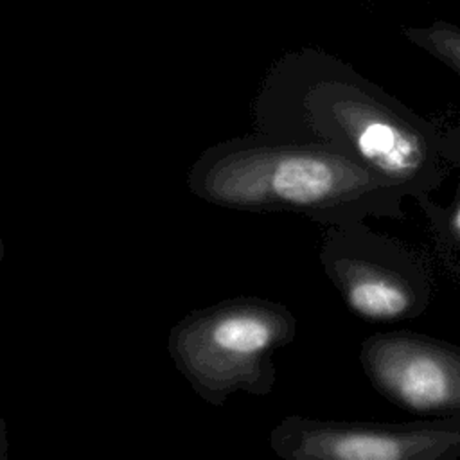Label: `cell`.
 <instances>
[{"label": "cell", "mask_w": 460, "mask_h": 460, "mask_svg": "<svg viewBox=\"0 0 460 460\" xmlns=\"http://www.w3.org/2000/svg\"><path fill=\"white\" fill-rule=\"evenodd\" d=\"M253 133L347 156L395 183L408 198H431L451 172L440 126L318 49L279 58L252 102Z\"/></svg>", "instance_id": "cell-1"}, {"label": "cell", "mask_w": 460, "mask_h": 460, "mask_svg": "<svg viewBox=\"0 0 460 460\" xmlns=\"http://www.w3.org/2000/svg\"><path fill=\"white\" fill-rule=\"evenodd\" d=\"M199 199L243 212H288L323 226L404 216V190L334 151L262 135L207 147L187 172Z\"/></svg>", "instance_id": "cell-2"}, {"label": "cell", "mask_w": 460, "mask_h": 460, "mask_svg": "<svg viewBox=\"0 0 460 460\" xmlns=\"http://www.w3.org/2000/svg\"><path fill=\"white\" fill-rule=\"evenodd\" d=\"M296 334L295 314L280 302L237 296L196 309L167 336L178 372L208 404L235 392L268 395L277 379L273 352Z\"/></svg>", "instance_id": "cell-3"}, {"label": "cell", "mask_w": 460, "mask_h": 460, "mask_svg": "<svg viewBox=\"0 0 460 460\" xmlns=\"http://www.w3.org/2000/svg\"><path fill=\"white\" fill-rule=\"evenodd\" d=\"M318 259L345 305L363 320H411L431 304L428 261L406 243L368 226L367 219L325 226Z\"/></svg>", "instance_id": "cell-4"}, {"label": "cell", "mask_w": 460, "mask_h": 460, "mask_svg": "<svg viewBox=\"0 0 460 460\" xmlns=\"http://www.w3.org/2000/svg\"><path fill=\"white\" fill-rule=\"evenodd\" d=\"M284 460H456L460 415L410 422L284 417L270 433Z\"/></svg>", "instance_id": "cell-5"}, {"label": "cell", "mask_w": 460, "mask_h": 460, "mask_svg": "<svg viewBox=\"0 0 460 460\" xmlns=\"http://www.w3.org/2000/svg\"><path fill=\"white\" fill-rule=\"evenodd\" d=\"M359 365L377 394L426 417L460 415V347L433 336L392 331L361 341Z\"/></svg>", "instance_id": "cell-6"}, {"label": "cell", "mask_w": 460, "mask_h": 460, "mask_svg": "<svg viewBox=\"0 0 460 460\" xmlns=\"http://www.w3.org/2000/svg\"><path fill=\"white\" fill-rule=\"evenodd\" d=\"M440 146L451 171H456L458 174L455 196L446 207L435 203L431 198L417 199V205L428 216L437 234L460 252V126L440 128Z\"/></svg>", "instance_id": "cell-7"}, {"label": "cell", "mask_w": 460, "mask_h": 460, "mask_svg": "<svg viewBox=\"0 0 460 460\" xmlns=\"http://www.w3.org/2000/svg\"><path fill=\"white\" fill-rule=\"evenodd\" d=\"M402 36L420 50L428 52L460 77V27L449 22H433L429 25H410Z\"/></svg>", "instance_id": "cell-8"}, {"label": "cell", "mask_w": 460, "mask_h": 460, "mask_svg": "<svg viewBox=\"0 0 460 460\" xmlns=\"http://www.w3.org/2000/svg\"><path fill=\"white\" fill-rule=\"evenodd\" d=\"M5 435H7V431H5V422L0 419V449H2V451H4L5 446H7Z\"/></svg>", "instance_id": "cell-9"}]
</instances>
